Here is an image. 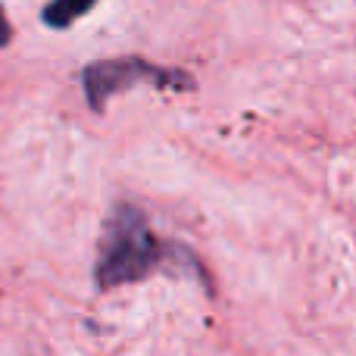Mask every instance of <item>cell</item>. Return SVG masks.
Segmentation results:
<instances>
[{
  "instance_id": "cell-1",
  "label": "cell",
  "mask_w": 356,
  "mask_h": 356,
  "mask_svg": "<svg viewBox=\"0 0 356 356\" xmlns=\"http://www.w3.org/2000/svg\"><path fill=\"white\" fill-rule=\"evenodd\" d=\"M160 263V244L150 234L144 216L135 207H116L104 228L97 257V278L100 288H119L144 278Z\"/></svg>"
},
{
  "instance_id": "cell-4",
  "label": "cell",
  "mask_w": 356,
  "mask_h": 356,
  "mask_svg": "<svg viewBox=\"0 0 356 356\" xmlns=\"http://www.w3.org/2000/svg\"><path fill=\"white\" fill-rule=\"evenodd\" d=\"M10 22H6V13H3V6H0V44H6L10 41Z\"/></svg>"
},
{
  "instance_id": "cell-2",
  "label": "cell",
  "mask_w": 356,
  "mask_h": 356,
  "mask_svg": "<svg viewBox=\"0 0 356 356\" xmlns=\"http://www.w3.org/2000/svg\"><path fill=\"white\" fill-rule=\"evenodd\" d=\"M156 79L160 85H178V88H188L191 79L188 75H178V72H163V69H154L141 60H100L91 63L85 69V94H88V104L94 110H104V104L113 97L116 91L122 88H131L135 81H147Z\"/></svg>"
},
{
  "instance_id": "cell-3",
  "label": "cell",
  "mask_w": 356,
  "mask_h": 356,
  "mask_svg": "<svg viewBox=\"0 0 356 356\" xmlns=\"http://www.w3.org/2000/svg\"><path fill=\"white\" fill-rule=\"evenodd\" d=\"M91 6H94V0H54V3H47V10H44V22L54 25V29H66V25H72L79 16H85Z\"/></svg>"
}]
</instances>
